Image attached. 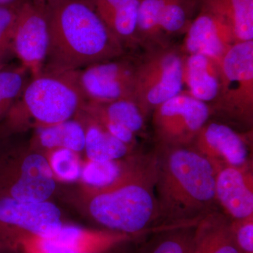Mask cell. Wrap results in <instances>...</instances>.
Instances as JSON below:
<instances>
[{"label": "cell", "instance_id": "6da1fadb", "mask_svg": "<svg viewBox=\"0 0 253 253\" xmlns=\"http://www.w3.org/2000/svg\"><path fill=\"white\" fill-rule=\"evenodd\" d=\"M156 179L155 151L134 155L123 163L112 182L99 187L84 185L83 206L106 230L138 239L160 229Z\"/></svg>", "mask_w": 253, "mask_h": 253}, {"label": "cell", "instance_id": "7a4b0ae2", "mask_svg": "<svg viewBox=\"0 0 253 253\" xmlns=\"http://www.w3.org/2000/svg\"><path fill=\"white\" fill-rule=\"evenodd\" d=\"M155 192L159 229L196 224L219 211L215 196V171L193 146L158 144Z\"/></svg>", "mask_w": 253, "mask_h": 253}, {"label": "cell", "instance_id": "3957f363", "mask_svg": "<svg viewBox=\"0 0 253 253\" xmlns=\"http://www.w3.org/2000/svg\"><path fill=\"white\" fill-rule=\"evenodd\" d=\"M46 4L49 44L42 73L73 72L126 55L91 0H48Z\"/></svg>", "mask_w": 253, "mask_h": 253}, {"label": "cell", "instance_id": "277c9868", "mask_svg": "<svg viewBox=\"0 0 253 253\" xmlns=\"http://www.w3.org/2000/svg\"><path fill=\"white\" fill-rule=\"evenodd\" d=\"M85 104L76 71L42 73L31 77L19 99L0 123V139L23 129L29 121L38 128L72 119Z\"/></svg>", "mask_w": 253, "mask_h": 253}, {"label": "cell", "instance_id": "5b68a950", "mask_svg": "<svg viewBox=\"0 0 253 253\" xmlns=\"http://www.w3.org/2000/svg\"><path fill=\"white\" fill-rule=\"evenodd\" d=\"M184 59L181 49L163 44L146 49L136 60L134 99L146 117L182 91Z\"/></svg>", "mask_w": 253, "mask_h": 253}, {"label": "cell", "instance_id": "8992f818", "mask_svg": "<svg viewBox=\"0 0 253 253\" xmlns=\"http://www.w3.org/2000/svg\"><path fill=\"white\" fill-rule=\"evenodd\" d=\"M219 94L211 106L233 122L246 127L253 123V41L236 42L219 63Z\"/></svg>", "mask_w": 253, "mask_h": 253}, {"label": "cell", "instance_id": "52a82bcc", "mask_svg": "<svg viewBox=\"0 0 253 253\" xmlns=\"http://www.w3.org/2000/svg\"><path fill=\"white\" fill-rule=\"evenodd\" d=\"M55 177L46 156L0 149V196L23 202H44L56 189Z\"/></svg>", "mask_w": 253, "mask_h": 253}, {"label": "cell", "instance_id": "ba28073f", "mask_svg": "<svg viewBox=\"0 0 253 253\" xmlns=\"http://www.w3.org/2000/svg\"><path fill=\"white\" fill-rule=\"evenodd\" d=\"M152 113L158 144L171 146L191 145L212 114L209 105L183 91Z\"/></svg>", "mask_w": 253, "mask_h": 253}, {"label": "cell", "instance_id": "9c48e42d", "mask_svg": "<svg viewBox=\"0 0 253 253\" xmlns=\"http://www.w3.org/2000/svg\"><path fill=\"white\" fill-rule=\"evenodd\" d=\"M49 44L46 1L21 0L13 31L11 51L31 77L42 73Z\"/></svg>", "mask_w": 253, "mask_h": 253}, {"label": "cell", "instance_id": "30bf717a", "mask_svg": "<svg viewBox=\"0 0 253 253\" xmlns=\"http://www.w3.org/2000/svg\"><path fill=\"white\" fill-rule=\"evenodd\" d=\"M136 61L124 55L76 71V80L86 102L134 99Z\"/></svg>", "mask_w": 253, "mask_h": 253}, {"label": "cell", "instance_id": "8fae6325", "mask_svg": "<svg viewBox=\"0 0 253 253\" xmlns=\"http://www.w3.org/2000/svg\"><path fill=\"white\" fill-rule=\"evenodd\" d=\"M64 225L61 211L52 203L23 202L0 196V246L22 233L51 237Z\"/></svg>", "mask_w": 253, "mask_h": 253}, {"label": "cell", "instance_id": "7c38bea8", "mask_svg": "<svg viewBox=\"0 0 253 253\" xmlns=\"http://www.w3.org/2000/svg\"><path fill=\"white\" fill-rule=\"evenodd\" d=\"M191 146L211 163L215 173L229 166L253 165L247 138L222 123L208 121Z\"/></svg>", "mask_w": 253, "mask_h": 253}, {"label": "cell", "instance_id": "4fadbf2b", "mask_svg": "<svg viewBox=\"0 0 253 253\" xmlns=\"http://www.w3.org/2000/svg\"><path fill=\"white\" fill-rule=\"evenodd\" d=\"M236 42L230 26L224 20L202 7L185 32L181 51L201 54L220 63L223 56Z\"/></svg>", "mask_w": 253, "mask_h": 253}, {"label": "cell", "instance_id": "5bb4252c", "mask_svg": "<svg viewBox=\"0 0 253 253\" xmlns=\"http://www.w3.org/2000/svg\"><path fill=\"white\" fill-rule=\"evenodd\" d=\"M215 196L221 212L231 220L253 215L252 165L225 167L215 173Z\"/></svg>", "mask_w": 253, "mask_h": 253}, {"label": "cell", "instance_id": "9a60e30c", "mask_svg": "<svg viewBox=\"0 0 253 253\" xmlns=\"http://www.w3.org/2000/svg\"><path fill=\"white\" fill-rule=\"evenodd\" d=\"M184 84L195 99L212 106L219 94V63L201 54L185 55Z\"/></svg>", "mask_w": 253, "mask_h": 253}, {"label": "cell", "instance_id": "2e32d148", "mask_svg": "<svg viewBox=\"0 0 253 253\" xmlns=\"http://www.w3.org/2000/svg\"><path fill=\"white\" fill-rule=\"evenodd\" d=\"M230 223L231 219L219 211L203 217L195 226L191 253H241Z\"/></svg>", "mask_w": 253, "mask_h": 253}, {"label": "cell", "instance_id": "e0dca14e", "mask_svg": "<svg viewBox=\"0 0 253 253\" xmlns=\"http://www.w3.org/2000/svg\"><path fill=\"white\" fill-rule=\"evenodd\" d=\"M69 253H91L109 251L135 239L109 230H90L65 224L57 234L51 236Z\"/></svg>", "mask_w": 253, "mask_h": 253}, {"label": "cell", "instance_id": "ac0fdd59", "mask_svg": "<svg viewBox=\"0 0 253 253\" xmlns=\"http://www.w3.org/2000/svg\"><path fill=\"white\" fill-rule=\"evenodd\" d=\"M85 129V151L87 160L94 162L118 161L128 156L131 146L115 137L94 118L83 111L77 115Z\"/></svg>", "mask_w": 253, "mask_h": 253}, {"label": "cell", "instance_id": "d6986e66", "mask_svg": "<svg viewBox=\"0 0 253 253\" xmlns=\"http://www.w3.org/2000/svg\"><path fill=\"white\" fill-rule=\"evenodd\" d=\"M82 110L99 122L121 125L135 135L144 129L146 116L133 98L108 103L86 102Z\"/></svg>", "mask_w": 253, "mask_h": 253}, {"label": "cell", "instance_id": "ffe728a7", "mask_svg": "<svg viewBox=\"0 0 253 253\" xmlns=\"http://www.w3.org/2000/svg\"><path fill=\"white\" fill-rule=\"evenodd\" d=\"M33 139L35 149L46 151L56 149L71 150L76 153L84 151L85 129L78 117L47 126L37 128Z\"/></svg>", "mask_w": 253, "mask_h": 253}, {"label": "cell", "instance_id": "44dd1931", "mask_svg": "<svg viewBox=\"0 0 253 253\" xmlns=\"http://www.w3.org/2000/svg\"><path fill=\"white\" fill-rule=\"evenodd\" d=\"M203 7L227 23L236 42L253 41V0H203Z\"/></svg>", "mask_w": 253, "mask_h": 253}, {"label": "cell", "instance_id": "7402d4cb", "mask_svg": "<svg viewBox=\"0 0 253 253\" xmlns=\"http://www.w3.org/2000/svg\"><path fill=\"white\" fill-rule=\"evenodd\" d=\"M196 225L158 229L151 233V237L132 253H191Z\"/></svg>", "mask_w": 253, "mask_h": 253}, {"label": "cell", "instance_id": "603a6c76", "mask_svg": "<svg viewBox=\"0 0 253 253\" xmlns=\"http://www.w3.org/2000/svg\"><path fill=\"white\" fill-rule=\"evenodd\" d=\"M140 2L141 0H131L114 9L98 14L126 50V47L137 46L136 29Z\"/></svg>", "mask_w": 253, "mask_h": 253}, {"label": "cell", "instance_id": "cb8c5ba5", "mask_svg": "<svg viewBox=\"0 0 253 253\" xmlns=\"http://www.w3.org/2000/svg\"><path fill=\"white\" fill-rule=\"evenodd\" d=\"M167 0H141L138 11L137 46L146 49L163 45L166 41L160 31L161 11Z\"/></svg>", "mask_w": 253, "mask_h": 253}, {"label": "cell", "instance_id": "d4e9b609", "mask_svg": "<svg viewBox=\"0 0 253 253\" xmlns=\"http://www.w3.org/2000/svg\"><path fill=\"white\" fill-rule=\"evenodd\" d=\"M31 78V73L22 66L0 71V123L19 99Z\"/></svg>", "mask_w": 253, "mask_h": 253}, {"label": "cell", "instance_id": "484cf974", "mask_svg": "<svg viewBox=\"0 0 253 253\" xmlns=\"http://www.w3.org/2000/svg\"><path fill=\"white\" fill-rule=\"evenodd\" d=\"M50 168L55 179L63 181H75L81 179L83 165L78 153L66 149L47 151Z\"/></svg>", "mask_w": 253, "mask_h": 253}, {"label": "cell", "instance_id": "4316f807", "mask_svg": "<svg viewBox=\"0 0 253 253\" xmlns=\"http://www.w3.org/2000/svg\"><path fill=\"white\" fill-rule=\"evenodd\" d=\"M189 24V14L183 0H167L160 18V31L163 38L165 35L185 33Z\"/></svg>", "mask_w": 253, "mask_h": 253}, {"label": "cell", "instance_id": "83f0119b", "mask_svg": "<svg viewBox=\"0 0 253 253\" xmlns=\"http://www.w3.org/2000/svg\"><path fill=\"white\" fill-rule=\"evenodd\" d=\"M122 164L118 161L94 162L87 160L83 166L81 179L85 186L99 187L107 185L119 175Z\"/></svg>", "mask_w": 253, "mask_h": 253}, {"label": "cell", "instance_id": "f1b7e54d", "mask_svg": "<svg viewBox=\"0 0 253 253\" xmlns=\"http://www.w3.org/2000/svg\"><path fill=\"white\" fill-rule=\"evenodd\" d=\"M21 1L0 6V71L4 68L6 55L11 51L13 31Z\"/></svg>", "mask_w": 253, "mask_h": 253}, {"label": "cell", "instance_id": "f546056e", "mask_svg": "<svg viewBox=\"0 0 253 253\" xmlns=\"http://www.w3.org/2000/svg\"><path fill=\"white\" fill-rule=\"evenodd\" d=\"M233 238L241 253H253V215L231 220Z\"/></svg>", "mask_w": 253, "mask_h": 253}, {"label": "cell", "instance_id": "4dcf8cb0", "mask_svg": "<svg viewBox=\"0 0 253 253\" xmlns=\"http://www.w3.org/2000/svg\"><path fill=\"white\" fill-rule=\"evenodd\" d=\"M19 1H21V0H0V6L14 4Z\"/></svg>", "mask_w": 253, "mask_h": 253}, {"label": "cell", "instance_id": "1f68e13d", "mask_svg": "<svg viewBox=\"0 0 253 253\" xmlns=\"http://www.w3.org/2000/svg\"><path fill=\"white\" fill-rule=\"evenodd\" d=\"M116 247H117V246H116ZM115 248H116V247H115ZM115 248H113V249H110V250H109V251H103V252L91 253H113V250H114Z\"/></svg>", "mask_w": 253, "mask_h": 253}, {"label": "cell", "instance_id": "d6a6232c", "mask_svg": "<svg viewBox=\"0 0 253 253\" xmlns=\"http://www.w3.org/2000/svg\"><path fill=\"white\" fill-rule=\"evenodd\" d=\"M44 1H48V0H44Z\"/></svg>", "mask_w": 253, "mask_h": 253}]
</instances>
